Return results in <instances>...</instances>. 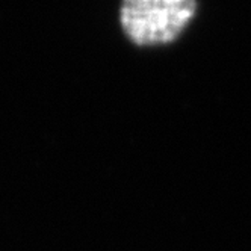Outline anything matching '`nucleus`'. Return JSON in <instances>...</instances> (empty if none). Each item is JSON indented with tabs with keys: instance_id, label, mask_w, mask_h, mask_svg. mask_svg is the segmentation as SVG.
Masks as SVG:
<instances>
[{
	"instance_id": "nucleus-1",
	"label": "nucleus",
	"mask_w": 251,
	"mask_h": 251,
	"mask_svg": "<svg viewBox=\"0 0 251 251\" xmlns=\"http://www.w3.org/2000/svg\"><path fill=\"white\" fill-rule=\"evenodd\" d=\"M199 9L195 0H126L118 20L124 35L136 46H159L174 41Z\"/></svg>"
}]
</instances>
